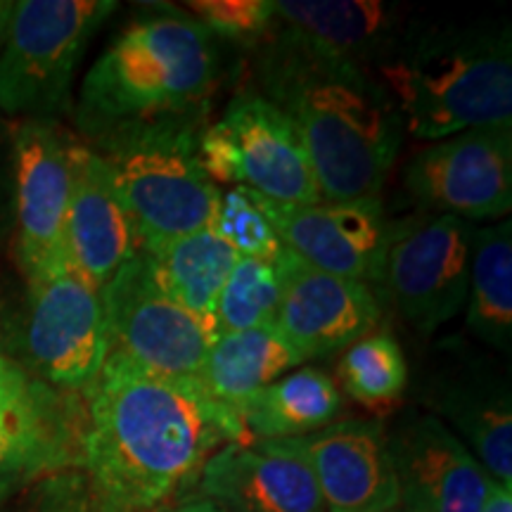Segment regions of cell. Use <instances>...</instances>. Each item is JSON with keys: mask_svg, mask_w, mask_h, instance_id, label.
<instances>
[{"mask_svg": "<svg viewBox=\"0 0 512 512\" xmlns=\"http://www.w3.org/2000/svg\"><path fill=\"white\" fill-rule=\"evenodd\" d=\"M403 183L430 214L503 221L512 207V124L434 140L408 159Z\"/></svg>", "mask_w": 512, "mask_h": 512, "instance_id": "cell-12", "label": "cell"}, {"mask_svg": "<svg viewBox=\"0 0 512 512\" xmlns=\"http://www.w3.org/2000/svg\"><path fill=\"white\" fill-rule=\"evenodd\" d=\"M197 484L226 512H325L309 460L294 439L223 446L204 463Z\"/></svg>", "mask_w": 512, "mask_h": 512, "instance_id": "cell-18", "label": "cell"}, {"mask_svg": "<svg viewBox=\"0 0 512 512\" xmlns=\"http://www.w3.org/2000/svg\"><path fill=\"white\" fill-rule=\"evenodd\" d=\"M183 8L211 36L254 48L273 27V0H190Z\"/></svg>", "mask_w": 512, "mask_h": 512, "instance_id": "cell-29", "label": "cell"}, {"mask_svg": "<svg viewBox=\"0 0 512 512\" xmlns=\"http://www.w3.org/2000/svg\"><path fill=\"white\" fill-rule=\"evenodd\" d=\"M145 254L166 294L200 320L214 337L216 302L240 256L209 228L166 242Z\"/></svg>", "mask_w": 512, "mask_h": 512, "instance_id": "cell-24", "label": "cell"}, {"mask_svg": "<svg viewBox=\"0 0 512 512\" xmlns=\"http://www.w3.org/2000/svg\"><path fill=\"white\" fill-rule=\"evenodd\" d=\"M117 8L114 0L12 3L0 38V110L22 121H57L88 43Z\"/></svg>", "mask_w": 512, "mask_h": 512, "instance_id": "cell-6", "label": "cell"}, {"mask_svg": "<svg viewBox=\"0 0 512 512\" xmlns=\"http://www.w3.org/2000/svg\"><path fill=\"white\" fill-rule=\"evenodd\" d=\"M157 512H226V510H223L221 505H216L214 501H209V498H195V501L174 505V508H164Z\"/></svg>", "mask_w": 512, "mask_h": 512, "instance_id": "cell-32", "label": "cell"}, {"mask_svg": "<svg viewBox=\"0 0 512 512\" xmlns=\"http://www.w3.org/2000/svg\"><path fill=\"white\" fill-rule=\"evenodd\" d=\"M83 427L79 394L43 382L17 358L0 356V503L81 467Z\"/></svg>", "mask_w": 512, "mask_h": 512, "instance_id": "cell-8", "label": "cell"}, {"mask_svg": "<svg viewBox=\"0 0 512 512\" xmlns=\"http://www.w3.org/2000/svg\"><path fill=\"white\" fill-rule=\"evenodd\" d=\"M200 121L140 126L93 145L112 166L138 249H152L209 228L221 188L200 162Z\"/></svg>", "mask_w": 512, "mask_h": 512, "instance_id": "cell-5", "label": "cell"}, {"mask_svg": "<svg viewBox=\"0 0 512 512\" xmlns=\"http://www.w3.org/2000/svg\"><path fill=\"white\" fill-rule=\"evenodd\" d=\"M280 292L283 285L275 261L240 256L216 302L214 337L273 325Z\"/></svg>", "mask_w": 512, "mask_h": 512, "instance_id": "cell-27", "label": "cell"}, {"mask_svg": "<svg viewBox=\"0 0 512 512\" xmlns=\"http://www.w3.org/2000/svg\"><path fill=\"white\" fill-rule=\"evenodd\" d=\"M81 470L126 512H157L228 444L252 441L240 415L195 377L152 375L107 358L83 392Z\"/></svg>", "mask_w": 512, "mask_h": 512, "instance_id": "cell-1", "label": "cell"}, {"mask_svg": "<svg viewBox=\"0 0 512 512\" xmlns=\"http://www.w3.org/2000/svg\"><path fill=\"white\" fill-rule=\"evenodd\" d=\"M254 200L280 245L304 264L366 285L382 283L384 256L394 233L382 197L318 204H278L259 195Z\"/></svg>", "mask_w": 512, "mask_h": 512, "instance_id": "cell-14", "label": "cell"}, {"mask_svg": "<svg viewBox=\"0 0 512 512\" xmlns=\"http://www.w3.org/2000/svg\"><path fill=\"white\" fill-rule=\"evenodd\" d=\"M36 486L34 512H126L102 494L81 467L57 472Z\"/></svg>", "mask_w": 512, "mask_h": 512, "instance_id": "cell-30", "label": "cell"}, {"mask_svg": "<svg viewBox=\"0 0 512 512\" xmlns=\"http://www.w3.org/2000/svg\"><path fill=\"white\" fill-rule=\"evenodd\" d=\"M271 34L325 60L375 74L413 27L377 0H273Z\"/></svg>", "mask_w": 512, "mask_h": 512, "instance_id": "cell-17", "label": "cell"}, {"mask_svg": "<svg viewBox=\"0 0 512 512\" xmlns=\"http://www.w3.org/2000/svg\"><path fill=\"white\" fill-rule=\"evenodd\" d=\"M209 230L235 254L247 256V259L275 261V256L283 252L271 221L266 219L252 190L247 188L221 190Z\"/></svg>", "mask_w": 512, "mask_h": 512, "instance_id": "cell-28", "label": "cell"}, {"mask_svg": "<svg viewBox=\"0 0 512 512\" xmlns=\"http://www.w3.org/2000/svg\"><path fill=\"white\" fill-rule=\"evenodd\" d=\"M74 138L57 121H19L12 133L17 195V261L24 278L72 264L67 214Z\"/></svg>", "mask_w": 512, "mask_h": 512, "instance_id": "cell-13", "label": "cell"}, {"mask_svg": "<svg viewBox=\"0 0 512 512\" xmlns=\"http://www.w3.org/2000/svg\"><path fill=\"white\" fill-rule=\"evenodd\" d=\"M302 363L304 356L268 325L216 337L195 380L211 399L235 408Z\"/></svg>", "mask_w": 512, "mask_h": 512, "instance_id": "cell-23", "label": "cell"}, {"mask_svg": "<svg viewBox=\"0 0 512 512\" xmlns=\"http://www.w3.org/2000/svg\"><path fill=\"white\" fill-rule=\"evenodd\" d=\"M67 252L98 290L138 252L136 228L121 202L112 166L79 140L72 145Z\"/></svg>", "mask_w": 512, "mask_h": 512, "instance_id": "cell-20", "label": "cell"}, {"mask_svg": "<svg viewBox=\"0 0 512 512\" xmlns=\"http://www.w3.org/2000/svg\"><path fill=\"white\" fill-rule=\"evenodd\" d=\"M252 439H302L332 425L342 413V392L328 373L294 370L235 406Z\"/></svg>", "mask_w": 512, "mask_h": 512, "instance_id": "cell-22", "label": "cell"}, {"mask_svg": "<svg viewBox=\"0 0 512 512\" xmlns=\"http://www.w3.org/2000/svg\"><path fill=\"white\" fill-rule=\"evenodd\" d=\"M294 441L309 460L325 512L399 508L389 432L380 420H335Z\"/></svg>", "mask_w": 512, "mask_h": 512, "instance_id": "cell-19", "label": "cell"}, {"mask_svg": "<svg viewBox=\"0 0 512 512\" xmlns=\"http://www.w3.org/2000/svg\"><path fill=\"white\" fill-rule=\"evenodd\" d=\"M114 361L152 375L195 377L214 337L159 285L150 259L138 252L100 290Z\"/></svg>", "mask_w": 512, "mask_h": 512, "instance_id": "cell-9", "label": "cell"}, {"mask_svg": "<svg viewBox=\"0 0 512 512\" xmlns=\"http://www.w3.org/2000/svg\"><path fill=\"white\" fill-rule=\"evenodd\" d=\"M200 162L214 183H235L264 200L323 202L297 128L259 93H240L216 124L204 126Z\"/></svg>", "mask_w": 512, "mask_h": 512, "instance_id": "cell-7", "label": "cell"}, {"mask_svg": "<svg viewBox=\"0 0 512 512\" xmlns=\"http://www.w3.org/2000/svg\"><path fill=\"white\" fill-rule=\"evenodd\" d=\"M472 233L470 223L446 214L394 223L382 285L420 335H432L465 309Z\"/></svg>", "mask_w": 512, "mask_h": 512, "instance_id": "cell-11", "label": "cell"}, {"mask_svg": "<svg viewBox=\"0 0 512 512\" xmlns=\"http://www.w3.org/2000/svg\"><path fill=\"white\" fill-rule=\"evenodd\" d=\"M344 392L363 406H387L406 392L408 363L392 332H370L339 361Z\"/></svg>", "mask_w": 512, "mask_h": 512, "instance_id": "cell-26", "label": "cell"}, {"mask_svg": "<svg viewBox=\"0 0 512 512\" xmlns=\"http://www.w3.org/2000/svg\"><path fill=\"white\" fill-rule=\"evenodd\" d=\"M430 403L463 434L494 482L512 486V403L508 382L489 363L472 361L437 370Z\"/></svg>", "mask_w": 512, "mask_h": 512, "instance_id": "cell-21", "label": "cell"}, {"mask_svg": "<svg viewBox=\"0 0 512 512\" xmlns=\"http://www.w3.org/2000/svg\"><path fill=\"white\" fill-rule=\"evenodd\" d=\"M510 29H411L375 76L392 93L406 133L444 140L512 124Z\"/></svg>", "mask_w": 512, "mask_h": 512, "instance_id": "cell-4", "label": "cell"}, {"mask_svg": "<svg viewBox=\"0 0 512 512\" xmlns=\"http://www.w3.org/2000/svg\"><path fill=\"white\" fill-rule=\"evenodd\" d=\"M5 347H8V325H5L3 306H0V356H3Z\"/></svg>", "mask_w": 512, "mask_h": 512, "instance_id": "cell-33", "label": "cell"}, {"mask_svg": "<svg viewBox=\"0 0 512 512\" xmlns=\"http://www.w3.org/2000/svg\"><path fill=\"white\" fill-rule=\"evenodd\" d=\"M216 79L214 36L185 10L159 8L119 31L93 62L76 124L88 147L140 126L202 124Z\"/></svg>", "mask_w": 512, "mask_h": 512, "instance_id": "cell-3", "label": "cell"}, {"mask_svg": "<svg viewBox=\"0 0 512 512\" xmlns=\"http://www.w3.org/2000/svg\"><path fill=\"white\" fill-rule=\"evenodd\" d=\"M27 287V368L64 392H86L110 356L100 290L74 264Z\"/></svg>", "mask_w": 512, "mask_h": 512, "instance_id": "cell-10", "label": "cell"}, {"mask_svg": "<svg viewBox=\"0 0 512 512\" xmlns=\"http://www.w3.org/2000/svg\"><path fill=\"white\" fill-rule=\"evenodd\" d=\"M275 264L283 292L273 328L304 361L347 349L380 325L382 306L370 285L318 271L285 247Z\"/></svg>", "mask_w": 512, "mask_h": 512, "instance_id": "cell-15", "label": "cell"}, {"mask_svg": "<svg viewBox=\"0 0 512 512\" xmlns=\"http://www.w3.org/2000/svg\"><path fill=\"white\" fill-rule=\"evenodd\" d=\"M254 50L256 93L297 128L320 200L380 197L406 136L392 93L375 74L306 53L271 31Z\"/></svg>", "mask_w": 512, "mask_h": 512, "instance_id": "cell-2", "label": "cell"}, {"mask_svg": "<svg viewBox=\"0 0 512 512\" xmlns=\"http://www.w3.org/2000/svg\"><path fill=\"white\" fill-rule=\"evenodd\" d=\"M467 330L486 347L512 349V223L496 221L472 233Z\"/></svg>", "mask_w": 512, "mask_h": 512, "instance_id": "cell-25", "label": "cell"}, {"mask_svg": "<svg viewBox=\"0 0 512 512\" xmlns=\"http://www.w3.org/2000/svg\"><path fill=\"white\" fill-rule=\"evenodd\" d=\"M399 508L406 512H479L494 477L437 415H411L389 432Z\"/></svg>", "mask_w": 512, "mask_h": 512, "instance_id": "cell-16", "label": "cell"}, {"mask_svg": "<svg viewBox=\"0 0 512 512\" xmlns=\"http://www.w3.org/2000/svg\"><path fill=\"white\" fill-rule=\"evenodd\" d=\"M387 512H406L403 508H392V510H387Z\"/></svg>", "mask_w": 512, "mask_h": 512, "instance_id": "cell-34", "label": "cell"}, {"mask_svg": "<svg viewBox=\"0 0 512 512\" xmlns=\"http://www.w3.org/2000/svg\"><path fill=\"white\" fill-rule=\"evenodd\" d=\"M479 512H512V486H503L496 482Z\"/></svg>", "mask_w": 512, "mask_h": 512, "instance_id": "cell-31", "label": "cell"}]
</instances>
